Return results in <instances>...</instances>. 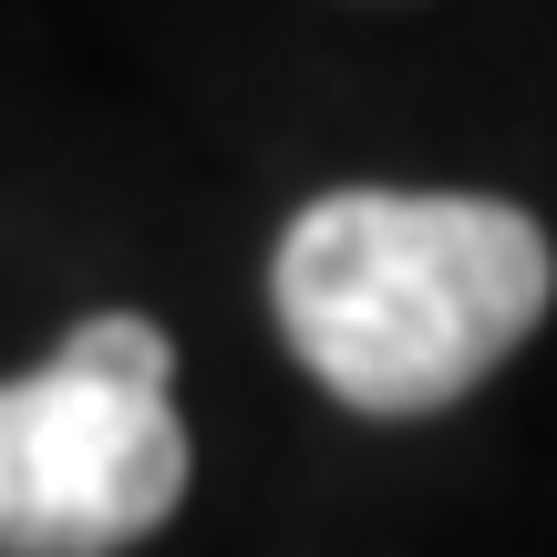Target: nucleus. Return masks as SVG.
Here are the masks:
<instances>
[{"mask_svg": "<svg viewBox=\"0 0 557 557\" xmlns=\"http://www.w3.org/2000/svg\"><path fill=\"white\" fill-rule=\"evenodd\" d=\"M547 227L506 197H403L341 186L278 238L269 310L299 372L351 413H444L547 320Z\"/></svg>", "mask_w": 557, "mask_h": 557, "instance_id": "nucleus-1", "label": "nucleus"}, {"mask_svg": "<svg viewBox=\"0 0 557 557\" xmlns=\"http://www.w3.org/2000/svg\"><path fill=\"white\" fill-rule=\"evenodd\" d=\"M165 331L94 310L41 372L0 382V557H124L186 506V423Z\"/></svg>", "mask_w": 557, "mask_h": 557, "instance_id": "nucleus-2", "label": "nucleus"}]
</instances>
